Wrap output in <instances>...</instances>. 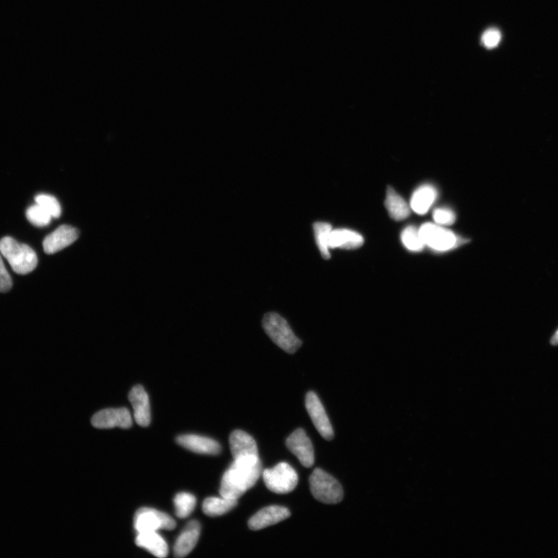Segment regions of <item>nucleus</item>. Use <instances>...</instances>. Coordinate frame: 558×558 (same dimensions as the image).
Instances as JSON below:
<instances>
[{"label":"nucleus","instance_id":"nucleus-13","mask_svg":"<svg viewBox=\"0 0 558 558\" xmlns=\"http://www.w3.org/2000/svg\"><path fill=\"white\" fill-rule=\"evenodd\" d=\"M129 400L134 409L137 423L141 427H148L151 423V409L148 393L143 386L137 385L131 389Z\"/></svg>","mask_w":558,"mask_h":558},{"label":"nucleus","instance_id":"nucleus-15","mask_svg":"<svg viewBox=\"0 0 558 558\" xmlns=\"http://www.w3.org/2000/svg\"><path fill=\"white\" fill-rule=\"evenodd\" d=\"M229 443L234 460L245 456H259L255 440L243 430L233 431L230 435Z\"/></svg>","mask_w":558,"mask_h":558},{"label":"nucleus","instance_id":"nucleus-30","mask_svg":"<svg viewBox=\"0 0 558 558\" xmlns=\"http://www.w3.org/2000/svg\"><path fill=\"white\" fill-rule=\"evenodd\" d=\"M550 343H552V345H554V346H556V345H558V329L554 334L552 341H550Z\"/></svg>","mask_w":558,"mask_h":558},{"label":"nucleus","instance_id":"nucleus-11","mask_svg":"<svg viewBox=\"0 0 558 558\" xmlns=\"http://www.w3.org/2000/svg\"><path fill=\"white\" fill-rule=\"evenodd\" d=\"M78 238L79 231L74 227L62 225L43 240V250L48 254L57 253L74 243Z\"/></svg>","mask_w":558,"mask_h":558},{"label":"nucleus","instance_id":"nucleus-24","mask_svg":"<svg viewBox=\"0 0 558 558\" xmlns=\"http://www.w3.org/2000/svg\"><path fill=\"white\" fill-rule=\"evenodd\" d=\"M401 238L404 246L411 252H421L425 247L420 231L414 226H407L404 229Z\"/></svg>","mask_w":558,"mask_h":558},{"label":"nucleus","instance_id":"nucleus-29","mask_svg":"<svg viewBox=\"0 0 558 558\" xmlns=\"http://www.w3.org/2000/svg\"><path fill=\"white\" fill-rule=\"evenodd\" d=\"M12 278L6 269L5 264L0 253V292H8L12 288Z\"/></svg>","mask_w":558,"mask_h":558},{"label":"nucleus","instance_id":"nucleus-19","mask_svg":"<svg viewBox=\"0 0 558 558\" xmlns=\"http://www.w3.org/2000/svg\"><path fill=\"white\" fill-rule=\"evenodd\" d=\"M437 190L435 187L425 185L418 188L411 199L410 207L418 215L427 214L437 198Z\"/></svg>","mask_w":558,"mask_h":558},{"label":"nucleus","instance_id":"nucleus-2","mask_svg":"<svg viewBox=\"0 0 558 558\" xmlns=\"http://www.w3.org/2000/svg\"><path fill=\"white\" fill-rule=\"evenodd\" d=\"M0 253L8 261L12 269L19 275L32 273L38 264V257L34 250L20 244L11 237L0 240Z\"/></svg>","mask_w":558,"mask_h":558},{"label":"nucleus","instance_id":"nucleus-28","mask_svg":"<svg viewBox=\"0 0 558 558\" xmlns=\"http://www.w3.org/2000/svg\"><path fill=\"white\" fill-rule=\"evenodd\" d=\"M502 39L501 33L496 29H489L482 35V41L484 47L491 49L496 48Z\"/></svg>","mask_w":558,"mask_h":558},{"label":"nucleus","instance_id":"nucleus-18","mask_svg":"<svg viewBox=\"0 0 558 558\" xmlns=\"http://www.w3.org/2000/svg\"><path fill=\"white\" fill-rule=\"evenodd\" d=\"M135 543L157 557L164 558L168 554L167 543L157 531L138 533Z\"/></svg>","mask_w":558,"mask_h":558},{"label":"nucleus","instance_id":"nucleus-6","mask_svg":"<svg viewBox=\"0 0 558 558\" xmlns=\"http://www.w3.org/2000/svg\"><path fill=\"white\" fill-rule=\"evenodd\" d=\"M134 526L137 533L172 531L176 526V522L165 512L143 508L135 513Z\"/></svg>","mask_w":558,"mask_h":558},{"label":"nucleus","instance_id":"nucleus-4","mask_svg":"<svg viewBox=\"0 0 558 558\" xmlns=\"http://www.w3.org/2000/svg\"><path fill=\"white\" fill-rule=\"evenodd\" d=\"M313 496L317 501L326 504H337L342 501L343 491L341 484L333 476L315 468L310 477Z\"/></svg>","mask_w":558,"mask_h":558},{"label":"nucleus","instance_id":"nucleus-26","mask_svg":"<svg viewBox=\"0 0 558 558\" xmlns=\"http://www.w3.org/2000/svg\"><path fill=\"white\" fill-rule=\"evenodd\" d=\"M35 202L45 209L51 217L58 218L61 216V205L55 197L50 195L41 194L36 196Z\"/></svg>","mask_w":558,"mask_h":558},{"label":"nucleus","instance_id":"nucleus-12","mask_svg":"<svg viewBox=\"0 0 558 558\" xmlns=\"http://www.w3.org/2000/svg\"><path fill=\"white\" fill-rule=\"evenodd\" d=\"M290 516L291 513L287 508H283V506L271 505L254 514L249 519L248 526L252 531H259L281 522Z\"/></svg>","mask_w":558,"mask_h":558},{"label":"nucleus","instance_id":"nucleus-20","mask_svg":"<svg viewBox=\"0 0 558 558\" xmlns=\"http://www.w3.org/2000/svg\"><path fill=\"white\" fill-rule=\"evenodd\" d=\"M386 207L389 215L395 220H403L410 215L408 203L392 187L386 192Z\"/></svg>","mask_w":558,"mask_h":558},{"label":"nucleus","instance_id":"nucleus-5","mask_svg":"<svg viewBox=\"0 0 558 558\" xmlns=\"http://www.w3.org/2000/svg\"><path fill=\"white\" fill-rule=\"evenodd\" d=\"M266 487L277 494H287L297 486L298 475L287 463H280L262 473Z\"/></svg>","mask_w":558,"mask_h":558},{"label":"nucleus","instance_id":"nucleus-21","mask_svg":"<svg viewBox=\"0 0 558 558\" xmlns=\"http://www.w3.org/2000/svg\"><path fill=\"white\" fill-rule=\"evenodd\" d=\"M238 505V499L222 497L205 498L203 504V511L209 517H219L229 512Z\"/></svg>","mask_w":558,"mask_h":558},{"label":"nucleus","instance_id":"nucleus-16","mask_svg":"<svg viewBox=\"0 0 558 558\" xmlns=\"http://www.w3.org/2000/svg\"><path fill=\"white\" fill-rule=\"evenodd\" d=\"M200 528L196 520L190 521L186 526L175 543L174 555L176 557H184L192 552L199 540Z\"/></svg>","mask_w":558,"mask_h":558},{"label":"nucleus","instance_id":"nucleus-23","mask_svg":"<svg viewBox=\"0 0 558 558\" xmlns=\"http://www.w3.org/2000/svg\"><path fill=\"white\" fill-rule=\"evenodd\" d=\"M176 516L181 519L188 517L196 508V498L190 494L181 493L174 498Z\"/></svg>","mask_w":558,"mask_h":558},{"label":"nucleus","instance_id":"nucleus-8","mask_svg":"<svg viewBox=\"0 0 558 558\" xmlns=\"http://www.w3.org/2000/svg\"><path fill=\"white\" fill-rule=\"evenodd\" d=\"M306 407L320 435L327 440H332L334 436L332 426L317 394L313 392L306 394Z\"/></svg>","mask_w":558,"mask_h":558},{"label":"nucleus","instance_id":"nucleus-14","mask_svg":"<svg viewBox=\"0 0 558 558\" xmlns=\"http://www.w3.org/2000/svg\"><path fill=\"white\" fill-rule=\"evenodd\" d=\"M176 442L184 449L201 454L217 455L222 451V446L215 440L194 435H182Z\"/></svg>","mask_w":558,"mask_h":558},{"label":"nucleus","instance_id":"nucleus-1","mask_svg":"<svg viewBox=\"0 0 558 558\" xmlns=\"http://www.w3.org/2000/svg\"><path fill=\"white\" fill-rule=\"evenodd\" d=\"M262 473L259 456H245L235 459L225 472L219 494L222 497L238 499L252 488Z\"/></svg>","mask_w":558,"mask_h":558},{"label":"nucleus","instance_id":"nucleus-7","mask_svg":"<svg viewBox=\"0 0 558 558\" xmlns=\"http://www.w3.org/2000/svg\"><path fill=\"white\" fill-rule=\"evenodd\" d=\"M418 231L425 246L436 252H447L458 245L459 240L456 235L442 226L428 223L423 224Z\"/></svg>","mask_w":558,"mask_h":558},{"label":"nucleus","instance_id":"nucleus-3","mask_svg":"<svg viewBox=\"0 0 558 558\" xmlns=\"http://www.w3.org/2000/svg\"><path fill=\"white\" fill-rule=\"evenodd\" d=\"M262 326L271 340L288 354H294L302 346V341L280 315L275 313L264 315Z\"/></svg>","mask_w":558,"mask_h":558},{"label":"nucleus","instance_id":"nucleus-25","mask_svg":"<svg viewBox=\"0 0 558 558\" xmlns=\"http://www.w3.org/2000/svg\"><path fill=\"white\" fill-rule=\"evenodd\" d=\"M26 215L29 222L40 227L48 226L53 218L45 209L36 203L27 209Z\"/></svg>","mask_w":558,"mask_h":558},{"label":"nucleus","instance_id":"nucleus-17","mask_svg":"<svg viewBox=\"0 0 558 558\" xmlns=\"http://www.w3.org/2000/svg\"><path fill=\"white\" fill-rule=\"evenodd\" d=\"M364 238L361 234L348 229L332 230L329 234V249L353 250L362 247Z\"/></svg>","mask_w":558,"mask_h":558},{"label":"nucleus","instance_id":"nucleus-9","mask_svg":"<svg viewBox=\"0 0 558 558\" xmlns=\"http://www.w3.org/2000/svg\"><path fill=\"white\" fill-rule=\"evenodd\" d=\"M91 422L93 427L98 429H128L133 423L130 413L126 408L102 409L93 416Z\"/></svg>","mask_w":558,"mask_h":558},{"label":"nucleus","instance_id":"nucleus-10","mask_svg":"<svg viewBox=\"0 0 558 558\" xmlns=\"http://www.w3.org/2000/svg\"><path fill=\"white\" fill-rule=\"evenodd\" d=\"M286 445L304 467L311 468L313 465L315 457L313 444L303 429L293 432L286 440Z\"/></svg>","mask_w":558,"mask_h":558},{"label":"nucleus","instance_id":"nucleus-27","mask_svg":"<svg viewBox=\"0 0 558 558\" xmlns=\"http://www.w3.org/2000/svg\"><path fill=\"white\" fill-rule=\"evenodd\" d=\"M434 220L435 223L440 226L452 225L456 219L454 212L447 208H439L434 212Z\"/></svg>","mask_w":558,"mask_h":558},{"label":"nucleus","instance_id":"nucleus-22","mask_svg":"<svg viewBox=\"0 0 558 558\" xmlns=\"http://www.w3.org/2000/svg\"><path fill=\"white\" fill-rule=\"evenodd\" d=\"M332 230V225L327 223L318 222L313 225L315 243L318 245L322 258L325 260L330 259L329 238Z\"/></svg>","mask_w":558,"mask_h":558}]
</instances>
